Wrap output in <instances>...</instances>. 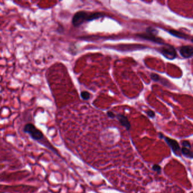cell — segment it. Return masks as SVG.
<instances>
[{
	"label": "cell",
	"instance_id": "5bb4252c",
	"mask_svg": "<svg viewBox=\"0 0 193 193\" xmlns=\"http://www.w3.org/2000/svg\"><path fill=\"white\" fill-rule=\"evenodd\" d=\"M151 77L152 80H154V81H156V82H157V81H159L160 80V77L158 75L156 74H151Z\"/></svg>",
	"mask_w": 193,
	"mask_h": 193
},
{
	"label": "cell",
	"instance_id": "e0dca14e",
	"mask_svg": "<svg viewBox=\"0 0 193 193\" xmlns=\"http://www.w3.org/2000/svg\"><path fill=\"white\" fill-rule=\"evenodd\" d=\"M159 137H160V138H162V139L164 138V136L163 135V134H162V133H159Z\"/></svg>",
	"mask_w": 193,
	"mask_h": 193
},
{
	"label": "cell",
	"instance_id": "9c48e42d",
	"mask_svg": "<svg viewBox=\"0 0 193 193\" xmlns=\"http://www.w3.org/2000/svg\"><path fill=\"white\" fill-rule=\"evenodd\" d=\"M170 33L173 35V36H175L176 37H178L179 38H182V39H189V36L187 35H186L185 33H183L182 32H178L177 31H175V30H170L169 31Z\"/></svg>",
	"mask_w": 193,
	"mask_h": 193
},
{
	"label": "cell",
	"instance_id": "277c9868",
	"mask_svg": "<svg viewBox=\"0 0 193 193\" xmlns=\"http://www.w3.org/2000/svg\"><path fill=\"white\" fill-rule=\"evenodd\" d=\"M160 52L162 55L169 60H173L176 57V51L171 46L166 45L160 48Z\"/></svg>",
	"mask_w": 193,
	"mask_h": 193
},
{
	"label": "cell",
	"instance_id": "2e32d148",
	"mask_svg": "<svg viewBox=\"0 0 193 193\" xmlns=\"http://www.w3.org/2000/svg\"><path fill=\"white\" fill-rule=\"evenodd\" d=\"M108 114V116L110 117V118H113L115 117V115H114L113 113L111 112H108L107 113Z\"/></svg>",
	"mask_w": 193,
	"mask_h": 193
},
{
	"label": "cell",
	"instance_id": "ba28073f",
	"mask_svg": "<svg viewBox=\"0 0 193 193\" xmlns=\"http://www.w3.org/2000/svg\"><path fill=\"white\" fill-rule=\"evenodd\" d=\"M181 153L184 155L186 157H189L190 159L193 158V152L189 148L184 147H182L181 150Z\"/></svg>",
	"mask_w": 193,
	"mask_h": 193
},
{
	"label": "cell",
	"instance_id": "3957f363",
	"mask_svg": "<svg viewBox=\"0 0 193 193\" xmlns=\"http://www.w3.org/2000/svg\"><path fill=\"white\" fill-rule=\"evenodd\" d=\"M88 14L85 11H79L74 16L72 23L75 27H78L87 20Z\"/></svg>",
	"mask_w": 193,
	"mask_h": 193
},
{
	"label": "cell",
	"instance_id": "9a60e30c",
	"mask_svg": "<svg viewBox=\"0 0 193 193\" xmlns=\"http://www.w3.org/2000/svg\"><path fill=\"white\" fill-rule=\"evenodd\" d=\"M147 114L148 116L151 117V118H154L155 116L154 112L152 110H148V112H147Z\"/></svg>",
	"mask_w": 193,
	"mask_h": 193
},
{
	"label": "cell",
	"instance_id": "5b68a950",
	"mask_svg": "<svg viewBox=\"0 0 193 193\" xmlns=\"http://www.w3.org/2000/svg\"><path fill=\"white\" fill-rule=\"evenodd\" d=\"M164 138L166 141V142L167 143V144L171 148V149L173 151V152H174V154L177 156H180L181 155V148L179 147L177 142L175 140L170 139L168 137H164Z\"/></svg>",
	"mask_w": 193,
	"mask_h": 193
},
{
	"label": "cell",
	"instance_id": "8fae6325",
	"mask_svg": "<svg viewBox=\"0 0 193 193\" xmlns=\"http://www.w3.org/2000/svg\"><path fill=\"white\" fill-rule=\"evenodd\" d=\"M81 97L84 100H88V99H90V94L88 92L86 91H84L81 93Z\"/></svg>",
	"mask_w": 193,
	"mask_h": 193
},
{
	"label": "cell",
	"instance_id": "8992f818",
	"mask_svg": "<svg viewBox=\"0 0 193 193\" xmlns=\"http://www.w3.org/2000/svg\"><path fill=\"white\" fill-rule=\"evenodd\" d=\"M193 47L190 46H182L179 50L181 55L186 58H190L193 55Z\"/></svg>",
	"mask_w": 193,
	"mask_h": 193
},
{
	"label": "cell",
	"instance_id": "30bf717a",
	"mask_svg": "<svg viewBox=\"0 0 193 193\" xmlns=\"http://www.w3.org/2000/svg\"><path fill=\"white\" fill-rule=\"evenodd\" d=\"M103 16V14L99 13H93V14H90L88 16L87 20V21H91L96 19H98L100 18L101 16Z\"/></svg>",
	"mask_w": 193,
	"mask_h": 193
},
{
	"label": "cell",
	"instance_id": "4fadbf2b",
	"mask_svg": "<svg viewBox=\"0 0 193 193\" xmlns=\"http://www.w3.org/2000/svg\"><path fill=\"white\" fill-rule=\"evenodd\" d=\"M152 169L155 172H157L158 173H160L161 172V167L159 165H154L152 167Z\"/></svg>",
	"mask_w": 193,
	"mask_h": 193
},
{
	"label": "cell",
	"instance_id": "6da1fadb",
	"mask_svg": "<svg viewBox=\"0 0 193 193\" xmlns=\"http://www.w3.org/2000/svg\"><path fill=\"white\" fill-rule=\"evenodd\" d=\"M23 131L31 137V138L35 140H41L44 138L43 132L32 124H27L23 128Z\"/></svg>",
	"mask_w": 193,
	"mask_h": 193
},
{
	"label": "cell",
	"instance_id": "7a4b0ae2",
	"mask_svg": "<svg viewBox=\"0 0 193 193\" xmlns=\"http://www.w3.org/2000/svg\"><path fill=\"white\" fill-rule=\"evenodd\" d=\"M157 31H156L152 28H148L147 29V33L139 34L138 35V37L148 40H151L152 41H154L159 44H162L163 41L162 39L156 37V34L157 33Z\"/></svg>",
	"mask_w": 193,
	"mask_h": 193
},
{
	"label": "cell",
	"instance_id": "7c38bea8",
	"mask_svg": "<svg viewBox=\"0 0 193 193\" xmlns=\"http://www.w3.org/2000/svg\"><path fill=\"white\" fill-rule=\"evenodd\" d=\"M182 145L183 147H186V148H189V149H191V145H190V142H188V141H187V140L184 141L182 143Z\"/></svg>",
	"mask_w": 193,
	"mask_h": 193
},
{
	"label": "cell",
	"instance_id": "52a82bcc",
	"mask_svg": "<svg viewBox=\"0 0 193 193\" xmlns=\"http://www.w3.org/2000/svg\"><path fill=\"white\" fill-rule=\"evenodd\" d=\"M117 118L119 122L121 123V124L124 126L127 130H129L130 128V124L129 123L127 118L124 116L121 115H118L117 116Z\"/></svg>",
	"mask_w": 193,
	"mask_h": 193
}]
</instances>
